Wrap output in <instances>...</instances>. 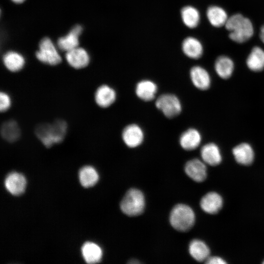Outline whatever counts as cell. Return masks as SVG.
Masks as SVG:
<instances>
[{
  "mask_svg": "<svg viewBox=\"0 0 264 264\" xmlns=\"http://www.w3.org/2000/svg\"><path fill=\"white\" fill-rule=\"evenodd\" d=\"M200 155L205 163L211 166L219 164L222 159L220 148L214 143H209L203 146L200 150Z\"/></svg>",
  "mask_w": 264,
  "mask_h": 264,
  "instance_id": "cell-16",
  "label": "cell"
},
{
  "mask_svg": "<svg viewBox=\"0 0 264 264\" xmlns=\"http://www.w3.org/2000/svg\"><path fill=\"white\" fill-rule=\"evenodd\" d=\"M182 49L187 57L193 59H199L203 52V46L200 42L193 37H188L184 40Z\"/></svg>",
  "mask_w": 264,
  "mask_h": 264,
  "instance_id": "cell-19",
  "label": "cell"
},
{
  "mask_svg": "<svg viewBox=\"0 0 264 264\" xmlns=\"http://www.w3.org/2000/svg\"><path fill=\"white\" fill-rule=\"evenodd\" d=\"M0 132L3 138L10 142L17 141L21 135L20 127L14 120H9L2 123Z\"/></svg>",
  "mask_w": 264,
  "mask_h": 264,
  "instance_id": "cell-24",
  "label": "cell"
},
{
  "mask_svg": "<svg viewBox=\"0 0 264 264\" xmlns=\"http://www.w3.org/2000/svg\"><path fill=\"white\" fill-rule=\"evenodd\" d=\"M66 58L70 66L79 69L86 67L89 62V56L84 48L77 47L67 52Z\"/></svg>",
  "mask_w": 264,
  "mask_h": 264,
  "instance_id": "cell-13",
  "label": "cell"
},
{
  "mask_svg": "<svg viewBox=\"0 0 264 264\" xmlns=\"http://www.w3.org/2000/svg\"><path fill=\"white\" fill-rule=\"evenodd\" d=\"M206 16L210 23L218 28L224 26L229 17L226 11L217 5L209 6L206 11Z\"/></svg>",
  "mask_w": 264,
  "mask_h": 264,
  "instance_id": "cell-21",
  "label": "cell"
},
{
  "mask_svg": "<svg viewBox=\"0 0 264 264\" xmlns=\"http://www.w3.org/2000/svg\"><path fill=\"white\" fill-rule=\"evenodd\" d=\"M116 99V92L111 87L107 85L99 86L95 91L94 99L100 107L106 108L114 103Z\"/></svg>",
  "mask_w": 264,
  "mask_h": 264,
  "instance_id": "cell-9",
  "label": "cell"
},
{
  "mask_svg": "<svg viewBox=\"0 0 264 264\" xmlns=\"http://www.w3.org/2000/svg\"><path fill=\"white\" fill-rule=\"evenodd\" d=\"M79 177L80 183L85 188L94 186L99 178L97 171L90 166L82 167L79 171Z\"/></svg>",
  "mask_w": 264,
  "mask_h": 264,
  "instance_id": "cell-27",
  "label": "cell"
},
{
  "mask_svg": "<svg viewBox=\"0 0 264 264\" xmlns=\"http://www.w3.org/2000/svg\"><path fill=\"white\" fill-rule=\"evenodd\" d=\"M200 132L195 128H189L183 132L179 138V143L182 149L192 151L197 149L201 142Z\"/></svg>",
  "mask_w": 264,
  "mask_h": 264,
  "instance_id": "cell-12",
  "label": "cell"
},
{
  "mask_svg": "<svg viewBox=\"0 0 264 264\" xmlns=\"http://www.w3.org/2000/svg\"><path fill=\"white\" fill-rule=\"evenodd\" d=\"M229 32L228 37L232 41L242 44L248 41L253 36L254 26L249 19L240 13L228 17L224 25Z\"/></svg>",
  "mask_w": 264,
  "mask_h": 264,
  "instance_id": "cell-1",
  "label": "cell"
},
{
  "mask_svg": "<svg viewBox=\"0 0 264 264\" xmlns=\"http://www.w3.org/2000/svg\"><path fill=\"white\" fill-rule=\"evenodd\" d=\"M222 203V199L220 195L215 192H210L202 197L200 205L206 213L215 214L221 209Z\"/></svg>",
  "mask_w": 264,
  "mask_h": 264,
  "instance_id": "cell-18",
  "label": "cell"
},
{
  "mask_svg": "<svg viewBox=\"0 0 264 264\" xmlns=\"http://www.w3.org/2000/svg\"><path fill=\"white\" fill-rule=\"evenodd\" d=\"M184 170L187 175L196 182H202L206 178L207 169L205 164L198 159L194 158L187 161Z\"/></svg>",
  "mask_w": 264,
  "mask_h": 264,
  "instance_id": "cell-8",
  "label": "cell"
},
{
  "mask_svg": "<svg viewBox=\"0 0 264 264\" xmlns=\"http://www.w3.org/2000/svg\"><path fill=\"white\" fill-rule=\"evenodd\" d=\"M208 264H224L226 262L222 259L218 257H209L205 261Z\"/></svg>",
  "mask_w": 264,
  "mask_h": 264,
  "instance_id": "cell-30",
  "label": "cell"
},
{
  "mask_svg": "<svg viewBox=\"0 0 264 264\" xmlns=\"http://www.w3.org/2000/svg\"><path fill=\"white\" fill-rule=\"evenodd\" d=\"M189 251L191 256L198 262L206 261L209 257L210 250L207 245L199 240L191 242Z\"/></svg>",
  "mask_w": 264,
  "mask_h": 264,
  "instance_id": "cell-25",
  "label": "cell"
},
{
  "mask_svg": "<svg viewBox=\"0 0 264 264\" xmlns=\"http://www.w3.org/2000/svg\"><path fill=\"white\" fill-rule=\"evenodd\" d=\"M248 68L252 71L259 72L264 69V50L258 46L252 48L246 61Z\"/></svg>",
  "mask_w": 264,
  "mask_h": 264,
  "instance_id": "cell-20",
  "label": "cell"
},
{
  "mask_svg": "<svg viewBox=\"0 0 264 264\" xmlns=\"http://www.w3.org/2000/svg\"><path fill=\"white\" fill-rule=\"evenodd\" d=\"M129 263H130V264H138V263H140V262H138L136 260L133 259V260H131L130 262H129Z\"/></svg>",
  "mask_w": 264,
  "mask_h": 264,
  "instance_id": "cell-32",
  "label": "cell"
},
{
  "mask_svg": "<svg viewBox=\"0 0 264 264\" xmlns=\"http://www.w3.org/2000/svg\"><path fill=\"white\" fill-rule=\"evenodd\" d=\"M259 37L262 42L264 44V24L260 28Z\"/></svg>",
  "mask_w": 264,
  "mask_h": 264,
  "instance_id": "cell-31",
  "label": "cell"
},
{
  "mask_svg": "<svg viewBox=\"0 0 264 264\" xmlns=\"http://www.w3.org/2000/svg\"><path fill=\"white\" fill-rule=\"evenodd\" d=\"M190 77L196 88L202 90L209 88L211 85L210 76L203 67L199 66L192 67L190 71Z\"/></svg>",
  "mask_w": 264,
  "mask_h": 264,
  "instance_id": "cell-10",
  "label": "cell"
},
{
  "mask_svg": "<svg viewBox=\"0 0 264 264\" xmlns=\"http://www.w3.org/2000/svg\"><path fill=\"white\" fill-rule=\"evenodd\" d=\"M37 58L43 63L50 65H56L62 61L51 40L47 38H43L40 42L39 49L36 53Z\"/></svg>",
  "mask_w": 264,
  "mask_h": 264,
  "instance_id": "cell-6",
  "label": "cell"
},
{
  "mask_svg": "<svg viewBox=\"0 0 264 264\" xmlns=\"http://www.w3.org/2000/svg\"><path fill=\"white\" fill-rule=\"evenodd\" d=\"M3 62L6 67L11 71L16 72L23 67L25 60L20 53L15 51H8L3 57Z\"/></svg>",
  "mask_w": 264,
  "mask_h": 264,
  "instance_id": "cell-26",
  "label": "cell"
},
{
  "mask_svg": "<svg viewBox=\"0 0 264 264\" xmlns=\"http://www.w3.org/2000/svg\"><path fill=\"white\" fill-rule=\"evenodd\" d=\"M232 153L236 161L239 164L248 165L254 158V152L250 144L242 143L236 146L232 150Z\"/></svg>",
  "mask_w": 264,
  "mask_h": 264,
  "instance_id": "cell-17",
  "label": "cell"
},
{
  "mask_svg": "<svg viewBox=\"0 0 264 264\" xmlns=\"http://www.w3.org/2000/svg\"><path fill=\"white\" fill-rule=\"evenodd\" d=\"M169 220L174 228L179 231L185 232L190 230L194 225L195 216L189 206L178 204L172 209Z\"/></svg>",
  "mask_w": 264,
  "mask_h": 264,
  "instance_id": "cell-3",
  "label": "cell"
},
{
  "mask_svg": "<svg viewBox=\"0 0 264 264\" xmlns=\"http://www.w3.org/2000/svg\"><path fill=\"white\" fill-rule=\"evenodd\" d=\"M155 105L167 118L178 115L182 110V105L179 98L175 94L165 93L158 97Z\"/></svg>",
  "mask_w": 264,
  "mask_h": 264,
  "instance_id": "cell-5",
  "label": "cell"
},
{
  "mask_svg": "<svg viewBox=\"0 0 264 264\" xmlns=\"http://www.w3.org/2000/svg\"><path fill=\"white\" fill-rule=\"evenodd\" d=\"M82 253L85 261L88 264L99 262L102 256L101 248L92 242H86L83 245Z\"/></svg>",
  "mask_w": 264,
  "mask_h": 264,
  "instance_id": "cell-23",
  "label": "cell"
},
{
  "mask_svg": "<svg viewBox=\"0 0 264 264\" xmlns=\"http://www.w3.org/2000/svg\"><path fill=\"white\" fill-rule=\"evenodd\" d=\"M181 16L184 24L190 28H194L199 24L200 14L198 9L193 6L184 7L181 9Z\"/></svg>",
  "mask_w": 264,
  "mask_h": 264,
  "instance_id": "cell-28",
  "label": "cell"
},
{
  "mask_svg": "<svg viewBox=\"0 0 264 264\" xmlns=\"http://www.w3.org/2000/svg\"><path fill=\"white\" fill-rule=\"evenodd\" d=\"M145 205L143 193L138 189L132 188L129 190L123 197L120 203V208L125 214L129 216H136L143 212Z\"/></svg>",
  "mask_w": 264,
  "mask_h": 264,
  "instance_id": "cell-4",
  "label": "cell"
},
{
  "mask_svg": "<svg viewBox=\"0 0 264 264\" xmlns=\"http://www.w3.org/2000/svg\"><path fill=\"white\" fill-rule=\"evenodd\" d=\"M82 30V27L80 25L74 26L66 36L59 39L57 42L59 48L62 51L67 52L78 47L79 36Z\"/></svg>",
  "mask_w": 264,
  "mask_h": 264,
  "instance_id": "cell-15",
  "label": "cell"
},
{
  "mask_svg": "<svg viewBox=\"0 0 264 264\" xmlns=\"http://www.w3.org/2000/svg\"><path fill=\"white\" fill-rule=\"evenodd\" d=\"M26 183L24 176L17 172L9 174L4 181L5 187L7 190L15 196H19L24 192Z\"/></svg>",
  "mask_w": 264,
  "mask_h": 264,
  "instance_id": "cell-11",
  "label": "cell"
},
{
  "mask_svg": "<svg viewBox=\"0 0 264 264\" xmlns=\"http://www.w3.org/2000/svg\"><path fill=\"white\" fill-rule=\"evenodd\" d=\"M67 128L65 121L57 119L52 123L38 124L35 128V132L41 142L48 148L63 141L66 136Z\"/></svg>",
  "mask_w": 264,
  "mask_h": 264,
  "instance_id": "cell-2",
  "label": "cell"
},
{
  "mask_svg": "<svg viewBox=\"0 0 264 264\" xmlns=\"http://www.w3.org/2000/svg\"><path fill=\"white\" fill-rule=\"evenodd\" d=\"M0 109L1 111L7 110L11 106V100L9 95L5 92L1 91L0 96Z\"/></svg>",
  "mask_w": 264,
  "mask_h": 264,
  "instance_id": "cell-29",
  "label": "cell"
},
{
  "mask_svg": "<svg viewBox=\"0 0 264 264\" xmlns=\"http://www.w3.org/2000/svg\"><path fill=\"white\" fill-rule=\"evenodd\" d=\"M12 0L15 3H20L23 2L25 0Z\"/></svg>",
  "mask_w": 264,
  "mask_h": 264,
  "instance_id": "cell-33",
  "label": "cell"
},
{
  "mask_svg": "<svg viewBox=\"0 0 264 264\" xmlns=\"http://www.w3.org/2000/svg\"><path fill=\"white\" fill-rule=\"evenodd\" d=\"M122 138L125 145L134 148L140 146L144 139V132L142 128L136 124L126 126L123 130Z\"/></svg>",
  "mask_w": 264,
  "mask_h": 264,
  "instance_id": "cell-7",
  "label": "cell"
},
{
  "mask_svg": "<svg viewBox=\"0 0 264 264\" xmlns=\"http://www.w3.org/2000/svg\"><path fill=\"white\" fill-rule=\"evenodd\" d=\"M157 85L150 80H143L135 86V92L141 100L149 102L154 100L157 91Z\"/></svg>",
  "mask_w": 264,
  "mask_h": 264,
  "instance_id": "cell-14",
  "label": "cell"
},
{
  "mask_svg": "<svg viewBox=\"0 0 264 264\" xmlns=\"http://www.w3.org/2000/svg\"><path fill=\"white\" fill-rule=\"evenodd\" d=\"M263 264H264V262H263Z\"/></svg>",
  "mask_w": 264,
  "mask_h": 264,
  "instance_id": "cell-34",
  "label": "cell"
},
{
  "mask_svg": "<svg viewBox=\"0 0 264 264\" xmlns=\"http://www.w3.org/2000/svg\"><path fill=\"white\" fill-rule=\"evenodd\" d=\"M214 67L218 76L222 79H226L230 78L233 73L234 63L230 57L221 55L216 59Z\"/></svg>",
  "mask_w": 264,
  "mask_h": 264,
  "instance_id": "cell-22",
  "label": "cell"
}]
</instances>
